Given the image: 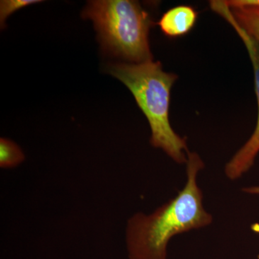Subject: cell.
Masks as SVG:
<instances>
[{
  "instance_id": "obj_10",
  "label": "cell",
  "mask_w": 259,
  "mask_h": 259,
  "mask_svg": "<svg viewBox=\"0 0 259 259\" xmlns=\"http://www.w3.org/2000/svg\"><path fill=\"white\" fill-rule=\"evenodd\" d=\"M243 191L245 193L259 195V187H245L243 189Z\"/></svg>"
},
{
  "instance_id": "obj_11",
  "label": "cell",
  "mask_w": 259,
  "mask_h": 259,
  "mask_svg": "<svg viewBox=\"0 0 259 259\" xmlns=\"http://www.w3.org/2000/svg\"><path fill=\"white\" fill-rule=\"evenodd\" d=\"M258 258L259 259V255H258Z\"/></svg>"
},
{
  "instance_id": "obj_7",
  "label": "cell",
  "mask_w": 259,
  "mask_h": 259,
  "mask_svg": "<svg viewBox=\"0 0 259 259\" xmlns=\"http://www.w3.org/2000/svg\"><path fill=\"white\" fill-rule=\"evenodd\" d=\"M25 159L23 151L18 145L10 140H0V166L12 168L20 164Z\"/></svg>"
},
{
  "instance_id": "obj_1",
  "label": "cell",
  "mask_w": 259,
  "mask_h": 259,
  "mask_svg": "<svg viewBox=\"0 0 259 259\" xmlns=\"http://www.w3.org/2000/svg\"><path fill=\"white\" fill-rule=\"evenodd\" d=\"M204 167L200 156L189 151L183 190L152 214L139 212L129 220L126 241L130 259H167V246L173 237L212 223L197 182Z\"/></svg>"
},
{
  "instance_id": "obj_9",
  "label": "cell",
  "mask_w": 259,
  "mask_h": 259,
  "mask_svg": "<svg viewBox=\"0 0 259 259\" xmlns=\"http://www.w3.org/2000/svg\"><path fill=\"white\" fill-rule=\"evenodd\" d=\"M230 8L233 7H248V8H259V0H230L226 1Z\"/></svg>"
},
{
  "instance_id": "obj_5",
  "label": "cell",
  "mask_w": 259,
  "mask_h": 259,
  "mask_svg": "<svg viewBox=\"0 0 259 259\" xmlns=\"http://www.w3.org/2000/svg\"><path fill=\"white\" fill-rule=\"evenodd\" d=\"M197 19V13L193 8L180 5L166 12L158 24L166 36L177 37L188 33L194 28Z\"/></svg>"
},
{
  "instance_id": "obj_6",
  "label": "cell",
  "mask_w": 259,
  "mask_h": 259,
  "mask_svg": "<svg viewBox=\"0 0 259 259\" xmlns=\"http://www.w3.org/2000/svg\"><path fill=\"white\" fill-rule=\"evenodd\" d=\"M230 9L238 25L259 44V8L233 7Z\"/></svg>"
},
{
  "instance_id": "obj_3",
  "label": "cell",
  "mask_w": 259,
  "mask_h": 259,
  "mask_svg": "<svg viewBox=\"0 0 259 259\" xmlns=\"http://www.w3.org/2000/svg\"><path fill=\"white\" fill-rule=\"evenodd\" d=\"M82 16L93 20L102 49L107 53L135 64L153 61L148 33L153 23L139 2L90 1Z\"/></svg>"
},
{
  "instance_id": "obj_2",
  "label": "cell",
  "mask_w": 259,
  "mask_h": 259,
  "mask_svg": "<svg viewBox=\"0 0 259 259\" xmlns=\"http://www.w3.org/2000/svg\"><path fill=\"white\" fill-rule=\"evenodd\" d=\"M107 72L122 81L133 94L151 130V144L177 163H187V143L169 121L171 90L177 76L163 71L159 61L110 65Z\"/></svg>"
},
{
  "instance_id": "obj_4",
  "label": "cell",
  "mask_w": 259,
  "mask_h": 259,
  "mask_svg": "<svg viewBox=\"0 0 259 259\" xmlns=\"http://www.w3.org/2000/svg\"><path fill=\"white\" fill-rule=\"evenodd\" d=\"M213 11L222 16L236 30L248 53L254 74L255 93L258 104V117L254 131L249 139L227 163L225 173L229 180H236L253 166L259 153V44L238 25L225 2H218Z\"/></svg>"
},
{
  "instance_id": "obj_8",
  "label": "cell",
  "mask_w": 259,
  "mask_h": 259,
  "mask_svg": "<svg viewBox=\"0 0 259 259\" xmlns=\"http://www.w3.org/2000/svg\"><path fill=\"white\" fill-rule=\"evenodd\" d=\"M42 2L40 0H2L0 2V23L2 28L5 26L7 18L17 10Z\"/></svg>"
}]
</instances>
